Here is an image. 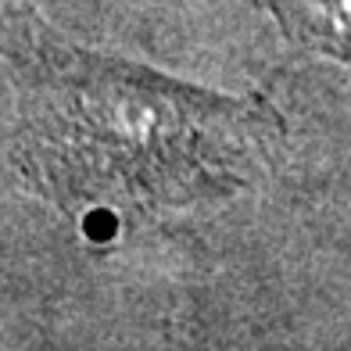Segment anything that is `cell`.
Here are the masks:
<instances>
[{
    "label": "cell",
    "mask_w": 351,
    "mask_h": 351,
    "mask_svg": "<svg viewBox=\"0 0 351 351\" xmlns=\"http://www.w3.org/2000/svg\"><path fill=\"white\" fill-rule=\"evenodd\" d=\"M273 111L69 43L22 69L19 162L79 215L136 226L244 186L273 147Z\"/></svg>",
    "instance_id": "cell-1"
},
{
    "label": "cell",
    "mask_w": 351,
    "mask_h": 351,
    "mask_svg": "<svg viewBox=\"0 0 351 351\" xmlns=\"http://www.w3.org/2000/svg\"><path fill=\"white\" fill-rule=\"evenodd\" d=\"M273 8L301 40L351 58V0H273Z\"/></svg>",
    "instance_id": "cell-2"
}]
</instances>
